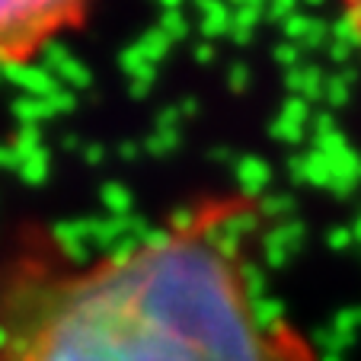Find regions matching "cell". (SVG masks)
Masks as SVG:
<instances>
[{"instance_id": "obj_3", "label": "cell", "mask_w": 361, "mask_h": 361, "mask_svg": "<svg viewBox=\"0 0 361 361\" xmlns=\"http://www.w3.org/2000/svg\"><path fill=\"white\" fill-rule=\"evenodd\" d=\"M342 7H345V16H348V23H352L355 35L361 39V0H342Z\"/></svg>"}, {"instance_id": "obj_1", "label": "cell", "mask_w": 361, "mask_h": 361, "mask_svg": "<svg viewBox=\"0 0 361 361\" xmlns=\"http://www.w3.org/2000/svg\"><path fill=\"white\" fill-rule=\"evenodd\" d=\"M252 224L231 195L93 262L32 252L0 281V361H320L256 294Z\"/></svg>"}, {"instance_id": "obj_2", "label": "cell", "mask_w": 361, "mask_h": 361, "mask_svg": "<svg viewBox=\"0 0 361 361\" xmlns=\"http://www.w3.org/2000/svg\"><path fill=\"white\" fill-rule=\"evenodd\" d=\"M93 0H0V68L26 64L87 20Z\"/></svg>"}]
</instances>
